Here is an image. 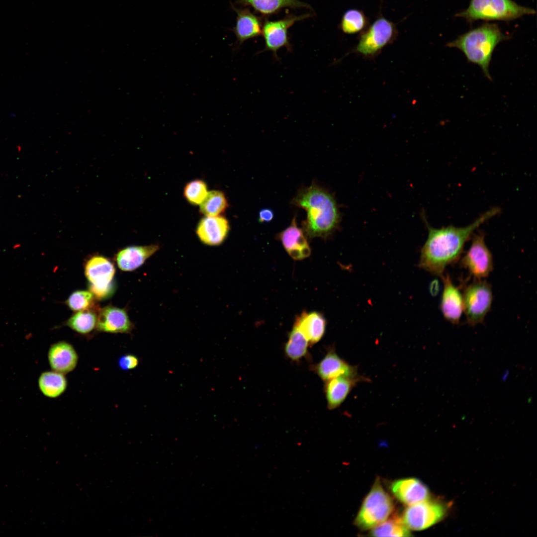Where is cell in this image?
<instances>
[{"mask_svg":"<svg viewBox=\"0 0 537 537\" xmlns=\"http://www.w3.org/2000/svg\"><path fill=\"white\" fill-rule=\"evenodd\" d=\"M500 211L499 207H492L469 225L462 227L449 225L435 228L424 218L428 236L421 249L418 266L441 277L446 268L459 259L465 243L472 238L474 231Z\"/></svg>","mask_w":537,"mask_h":537,"instance_id":"cell-1","label":"cell"},{"mask_svg":"<svg viewBox=\"0 0 537 537\" xmlns=\"http://www.w3.org/2000/svg\"><path fill=\"white\" fill-rule=\"evenodd\" d=\"M294 205L307 212L305 233L310 238L327 239L336 230L340 221L337 202L332 194L315 184L300 190Z\"/></svg>","mask_w":537,"mask_h":537,"instance_id":"cell-2","label":"cell"},{"mask_svg":"<svg viewBox=\"0 0 537 537\" xmlns=\"http://www.w3.org/2000/svg\"><path fill=\"white\" fill-rule=\"evenodd\" d=\"M509 39L497 24L485 23L459 36L447 46L459 49L469 62L478 66L491 80L489 69L493 52L499 43Z\"/></svg>","mask_w":537,"mask_h":537,"instance_id":"cell-3","label":"cell"},{"mask_svg":"<svg viewBox=\"0 0 537 537\" xmlns=\"http://www.w3.org/2000/svg\"><path fill=\"white\" fill-rule=\"evenodd\" d=\"M535 13L534 9L520 5L512 0H470L468 7L456 16L473 22L479 20L510 21Z\"/></svg>","mask_w":537,"mask_h":537,"instance_id":"cell-4","label":"cell"},{"mask_svg":"<svg viewBox=\"0 0 537 537\" xmlns=\"http://www.w3.org/2000/svg\"><path fill=\"white\" fill-rule=\"evenodd\" d=\"M393 505L391 498L376 480L362 502L355 525L364 530L373 528L388 519Z\"/></svg>","mask_w":537,"mask_h":537,"instance_id":"cell-5","label":"cell"},{"mask_svg":"<svg viewBox=\"0 0 537 537\" xmlns=\"http://www.w3.org/2000/svg\"><path fill=\"white\" fill-rule=\"evenodd\" d=\"M463 312L470 326L482 323L493 301L491 284L485 280L474 279L462 293Z\"/></svg>","mask_w":537,"mask_h":537,"instance_id":"cell-6","label":"cell"},{"mask_svg":"<svg viewBox=\"0 0 537 537\" xmlns=\"http://www.w3.org/2000/svg\"><path fill=\"white\" fill-rule=\"evenodd\" d=\"M448 505L441 501L430 500L408 506L401 519L407 528L414 531L426 529L446 516Z\"/></svg>","mask_w":537,"mask_h":537,"instance_id":"cell-7","label":"cell"},{"mask_svg":"<svg viewBox=\"0 0 537 537\" xmlns=\"http://www.w3.org/2000/svg\"><path fill=\"white\" fill-rule=\"evenodd\" d=\"M115 272L113 264L103 256H95L87 261L85 273L90 283V291L94 297L103 299L111 295L114 290L112 281Z\"/></svg>","mask_w":537,"mask_h":537,"instance_id":"cell-8","label":"cell"},{"mask_svg":"<svg viewBox=\"0 0 537 537\" xmlns=\"http://www.w3.org/2000/svg\"><path fill=\"white\" fill-rule=\"evenodd\" d=\"M469 248L460 261V266L469 272L474 279L487 277L493 270L492 253L485 242L482 232L474 234Z\"/></svg>","mask_w":537,"mask_h":537,"instance_id":"cell-9","label":"cell"},{"mask_svg":"<svg viewBox=\"0 0 537 537\" xmlns=\"http://www.w3.org/2000/svg\"><path fill=\"white\" fill-rule=\"evenodd\" d=\"M311 14L306 13L296 15L289 14L284 18L274 21L266 20L262 26V34L265 41V48L263 51H270L274 58L278 59L277 52L280 48L285 47L290 51L292 47L288 35V30L295 22L311 17Z\"/></svg>","mask_w":537,"mask_h":537,"instance_id":"cell-10","label":"cell"},{"mask_svg":"<svg viewBox=\"0 0 537 537\" xmlns=\"http://www.w3.org/2000/svg\"><path fill=\"white\" fill-rule=\"evenodd\" d=\"M313 369L325 382L339 376L355 377L360 375L358 366L350 364L340 357L334 347L328 350L321 360L313 366Z\"/></svg>","mask_w":537,"mask_h":537,"instance_id":"cell-11","label":"cell"},{"mask_svg":"<svg viewBox=\"0 0 537 537\" xmlns=\"http://www.w3.org/2000/svg\"><path fill=\"white\" fill-rule=\"evenodd\" d=\"M443 289L440 309L444 318L452 324H458L463 312L462 294L448 274L443 275Z\"/></svg>","mask_w":537,"mask_h":537,"instance_id":"cell-12","label":"cell"},{"mask_svg":"<svg viewBox=\"0 0 537 537\" xmlns=\"http://www.w3.org/2000/svg\"><path fill=\"white\" fill-rule=\"evenodd\" d=\"M392 24L381 18L376 20L360 39L357 50L365 55H372L383 47L390 39Z\"/></svg>","mask_w":537,"mask_h":537,"instance_id":"cell-13","label":"cell"},{"mask_svg":"<svg viewBox=\"0 0 537 537\" xmlns=\"http://www.w3.org/2000/svg\"><path fill=\"white\" fill-rule=\"evenodd\" d=\"M134 328L126 311L113 306H106L99 310L96 329L98 332L129 334Z\"/></svg>","mask_w":537,"mask_h":537,"instance_id":"cell-14","label":"cell"},{"mask_svg":"<svg viewBox=\"0 0 537 537\" xmlns=\"http://www.w3.org/2000/svg\"><path fill=\"white\" fill-rule=\"evenodd\" d=\"M229 230V222L224 217L205 216L199 221L196 234L203 244L217 246L225 241Z\"/></svg>","mask_w":537,"mask_h":537,"instance_id":"cell-15","label":"cell"},{"mask_svg":"<svg viewBox=\"0 0 537 537\" xmlns=\"http://www.w3.org/2000/svg\"><path fill=\"white\" fill-rule=\"evenodd\" d=\"M390 490L403 504L410 506L429 499L430 492L422 481L416 478H406L394 481Z\"/></svg>","mask_w":537,"mask_h":537,"instance_id":"cell-16","label":"cell"},{"mask_svg":"<svg viewBox=\"0 0 537 537\" xmlns=\"http://www.w3.org/2000/svg\"><path fill=\"white\" fill-rule=\"evenodd\" d=\"M362 381L369 382L370 379L360 375L355 377L339 376L326 381L324 390L328 409L333 410L341 406L353 389Z\"/></svg>","mask_w":537,"mask_h":537,"instance_id":"cell-17","label":"cell"},{"mask_svg":"<svg viewBox=\"0 0 537 537\" xmlns=\"http://www.w3.org/2000/svg\"><path fill=\"white\" fill-rule=\"evenodd\" d=\"M48 360L53 370L66 374L76 368L79 356L72 344L62 341L50 346L48 352Z\"/></svg>","mask_w":537,"mask_h":537,"instance_id":"cell-18","label":"cell"},{"mask_svg":"<svg viewBox=\"0 0 537 537\" xmlns=\"http://www.w3.org/2000/svg\"><path fill=\"white\" fill-rule=\"evenodd\" d=\"M278 238L288 254L294 260H301L310 256V246L302 230L297 227L295 217L291 224L279 234Z\"/></svg>","mask_w":537,"mask_h":537,"instance_id":"cell-19","label":"cell"},{"mask_svg":"<svg viewBox=\"0 0 537 537\" xmlns=\"http://www.w3.org/2000/svg\"><path fill=\"white\" fill-rule=\"evenodd\" d=\"M231 6L237 14L236 24L232 30L239 45L262 34L263 25L258 16L248 8H238L232 4Z\"/></svg>","mask_w":537,"mask_h":537,"instance_id":"cell-20","label":"cell"},{"mask_svg":"<svg viewBox=\"0 0 537 537\" xmlns=\"http://www.w3.org/2000/svg\"><path fill=\"white\" fill-rule=\"evenodd\" d=\"M159 249L158 244L132 246L123 248L116 256L118 268L123 271H131L141 267Z\"/></svg>","mask_w":537,"mask_h":537,"instance_id":"cell-21","label":"cell"},{"mask_svg":"<svg viewBox=\"0 0 537 537\" xmlns=\"http://www.w3.org/2000/svg\"><path fill=\"white\" fill-rule=\"evenodd\" d=\"M326 323V319L321 313L316 311H304L296 318L294 325L305 336L309 346H312L323 337Z\"/></svg>","mask_w":537,"mask_h":537,"instance_id":"cell-22","label":"cell"},{"mask_svg":"<svg viewBox=\"0 0 537 537\" xmlns=\"http://www.w3.org/2000/svg\"><path fill=\"white\" fill-rule=\"evenodd\" d=\"M236 2L241 5L251 6L264 15L275 14L286 7L312 9L309 4L299 0H236Z\"/></svg>","mask_w":537,"mask_h":537,"instance_id":"cell-23","label":"cell"},{"mask_svg":"<svg viewBox=\"0 0 537 537\" xmlns=\"http://www.w3.org/2000/svg\"><path fill=\"white\" fill-rule=\"evenodd\" d=\"M38 386L44 395L48 398H56L65 392L68 381L65 374L52 370L41 374L38 379Z\"/></svg>","mask_w":537,"mask_h":537,"instance_id":"cell-24","label":"cell"},{"mask_svg":"<svg viewBox=\"0 0 537 537\" xmlns=\"http://www.w3.org/2000/svg\"><path fill=\"white\" fill-rule=\"evenodd\" d=\"M309 346V342L305 336L294 325L284 346V353L291 360L298 361L306 356Z\"/></svg>","mask_w":537,"mask_h":537,"instance_id":"cell-25","label":"cell"},{"mask_svg":"<svg viewBox=\"0 0 537 537\" xmlns=\"http://www.w3.org/2000/svg\"><path fill=\"white\" fill-rule=\"evenodd\" d=\"M97 318L96 314L90 309L77 312L64 324L79 334L87 335L96 328Z\"/></svg>","mask_w":537,"mask_h":537,"instance_id":"cell-26","label":"cell"},{"mask_svg":"<svg viewBox=\"0 0 537 537\" xmlns=\"http://www.w3.org/2000/svg\"><path fill=\"white\" fill-rule=\"evenodd\" d=\"M228 206L227 198L223 192L212 190L200 204L199 212L205 216H219Z\"/></svg>","mask_w":537,"mask_h":537,"instance_id":"cell-27","label":"cell"},{"mask_svg":"<svg viewBox=\"0 0 537 537\" xmlns=\"http://www.w3.org/2000/svg\"><path fill=\"white\" fill-rule=\"evenodd\" d=\"M374 537H409V529L401 518H393L386 520L371 529L370 532Z\"/></svg>","mask_w":537,"mask_h":537,"instance_id":"cell-28","label":"cell"},{"mask_svg":"<svg viewBox=\"0 0 537 537\" xmlns=\"http://www.w3.org/2000/svg\"><path fill=\"white\" fill-rule=\"evenodd\" d=\"M208 192L206 183L200 179L188 182L183 189L184 197L193 205H200L206 198Z\"/></svg>","mask_w":537,"mask_h":537,"instance_id":"cell-29","label":"cell"},{"mask_svg":"<svg viewBox=\"0 0 537 537\" xmlns=\"http://www.w3.org/2000/svg\"><path fill=\"white\" fill-rule=\"evenodd\" d=\"M94 297L90 291L77 290L69 296L66 303L70 309L74 311H83L92 307Z\"/></svg>","mask_w":537,"mask_h":537,"instance_id":"cell-30","label":"cell"},{"mask_svg":"<svg viewBox=\"0 0 537 537\" xmlns=\"http://www.w3.org/2000/svg\"><path fill=\"white\" fill-rule=\"evenodd\" d=\"M365 18L363 14L358 10L352 9L347 11L342 18L341 27L343 31L347 33H354L359 31L364 26Z\"/></svg>","mask_w":537,"mask_h":537,"instance_id":"cell-31","label":"cell"},{"mask_svg":"<svg viewBox=\"0 0 537 537\" xmlns=\"http://www.w3.org/2000/svg\"><path fill=\"white\" fill-rule=\"evenodd\" d=\"M138 358L133 354H128L122 355L118 360V365L123 370H132L135 368L139 364Z\"/></svg>","mask_w":537,"mask_h":537,"instance_id":"cell-32","label":"cell"},{"mask_svg":"<svg viewBox=\"0 0 537 537\" xmlns=\"http://www.w3.org/2000/svg\"><path fill=\"white\" fill-rule=\"evenodd\" d=\"M273 213L269 209L266 208L261 210L259 212V221L260 222H268L273 218Z\"/></svg>","mask_w":537,"mask_h":537,"instance_id":"cell-33","label":"cell"}]
</instances>
